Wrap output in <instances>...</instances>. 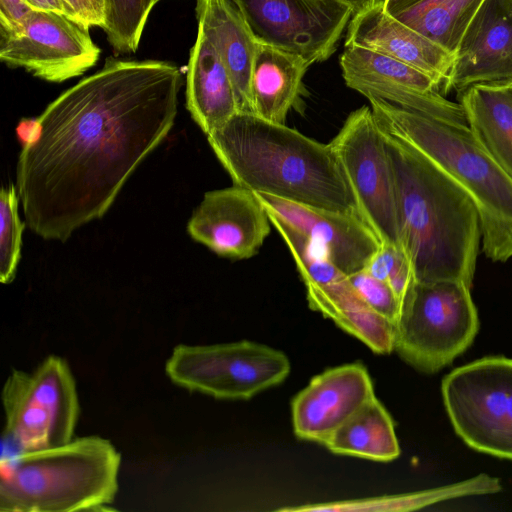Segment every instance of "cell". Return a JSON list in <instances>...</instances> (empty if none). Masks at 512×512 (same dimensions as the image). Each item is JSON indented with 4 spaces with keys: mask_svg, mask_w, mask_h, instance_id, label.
<instances>
[{
    "mask_svg": "<svg viewBox=\"0 0 512 512\" xmlns=\"http://www.w3.org/2000/svg\"><path fill=\"white\" fill-rule=\"evenodd\" d=\"M351 286L374 311L394 323L401 312V302L388 282L369 274L365 269L347 276Z\"/></svg>",
    "mask_w": 512,
    "mask_h": 512,
    "instance_id": "cell-30",
    "label": "cell"
},
{
    "mask_svg": "<svg viewBox=\"0 0 512 512\" xmlns=\"http://www.w3.org/2000/svg\"><path fill=\"white\" fill-rule=\"evenodd\" d=\"M379 125L428 159L471 198L480 221L482 251L493 262L512 257V178L462 128L368 97Z\"/></svg>",
    "mask_w": 512,
    "mask_h": 512,
    "instance_id": "cell-4",
    "label": "cell"
},
{
    "mask_svg": "<svg viewBox=\"0 0 512 512\" xmlns=\"http://www.w3.org/2000/svg\"><path fill=\"white\" fill-rule=\"evenodd\" d=\"M340 66L348 87L357 83H390L424 92L439 90L436 82L422 71L361 47H345Z\"/></svg>",
    "mask_w": 512,
    "mask_h": 512,
    "instance_id": "cell-26",
    "label": "cell"
},
{
    "mask_svg": "<svg viewBox=\"0 0 512 512\" xmlns=\"http://www.w3.org/2000/svg\"><path fill=\"white\" fill-rule=\"evenodd\" d=\"M310 65L299 55L258 43L250 78L251 112L285 124Z\"/></svg>",
    "mask_w": 512,
    "mask_h": 512,
    "instance_id": "cell-20",
    "label": "cell"
},
{
    "mask_svg": "<svg viewBox=\"0 0 512 512\" xmlns=\"http://www.w3.org/2000/svg\"><path fill=\"white\" fill-rule=\"evenodd\" d=\"M186 105L206 135L222 127L239 111L228 70L213 43L199 29L190 51Z\"/></svg>",
    "mask_w": 512,
    "mask_h": 512,
    "instance_id": "cell-19",
    "label": "cell"
},
{
    "mask_svg": "<svg viewBox=\"0 0 512 512\" xmlns=\"http://www.w3.org/2000/svg\"><path fill=\"white\" fill-rule=\"evenodd\" d=\"M352 12V16L366 12L378 5L383 4L384 0H334Z\"/></svg>",
    "mask_w": 512,
    "mask_h": 512,
    "instance_id": "cell-34",
    "label": "cell"
},
{
    "mask_svg": "<svg viewBox=\"0 0 512 512\" xmlns=\"http://www.w3.org/2000/svg\"><path fill=\"white\" fill-rule=\"evenodd\" d=\"M361 47L410 65L430 76L440 87L454 55L388 14L383 4L352 16L345 47Z\"/></svg>",
    "mask_w": 512,
    "mask_h": 512,
    "instance_id": "cell-17",
    "label": "cell"
},
{
    "mask_svg": "<svg viewBox=\"0 0 512 512\" xmlns=\"http://www.w3.org/2000/svg\"><path fill=\"white\" fill-rule=\"evenodd\" d=\"M32 10L25 0H0V33L18 31Z\"/></svg>",
    "mask_w": 512,
    "mask_h": 512,
    "instance_id": "cell-32",
    "label": "cell"
},
{
    "mask_svg": "<svg viewBox=\"0 0 512 512\" xmlns=\"http://www.w3.org/2000/svg\"><path fill=\"white\" fill-rule=\"evenodd\" d=\"M459 99L473 137L512 178V83L473 85Z\"/></svg>",
    "mask_w": 512,
    "mask_h": 512,
    "instance_id": "cell-22",
    "label": "cell"
},
{
    "mask_svg": "<svg viewBox=\"0 0 512 512\" xmlns=\"http://www.w3.org/2000/svg\"><path fill=\"white\" fill-rule=\"evenodd\" d=\"M305 286L311 309L332 319L375 353L388 354L394 350L396 325L366 304L347 276L325 285Z\"/></svg>",
    "mask_w": 512,
    "mask_h": 512,
    "instance_id": "cell-21",
    "label": "cell"
},
{
    "mask_svg": "<svg viewBox=\"0 0 512 512\" xmlns=\"http://www.w3.org/2000/svg\"><path fill=\"white\" fill-rule=\"evenodd\" d=\"M89 29L66 15L33 9L18 31L0 33V60L42 80L61 83L98 61L100 49Z\"/></svg>",
    "mask_w": 512,
    "mask_h": 512,
    "instance_id": "cell-12",
    "label": "cell"
},
{
    "mask_svg": "<svg viewBox=\"0 0 512 512\" xmlns=\"http://www.w3.org/2000/svg\"><path fill=\"white\" fill-rule=\"evenodd\" d=\"M478 329L471 287L414 280L402 301L394 350L415 369L435 373L472 344Z\"/></svg>",
    "mask_w": 512,
    "mask_h": 512,
    "instance_id": "cell-7",
    "label": "cell"
},
{
    "mask_svg": "<svg viewBox=\"0 0 512 512\" xmlns=\"http://www.w3.org/2000/svg\"><path fill=\"white\" fill-rule=\"evenodd\" d=\"M19 195L15 185L3 187L0 193V281L11 283L21 255L22 233L25 224L19 217Z\"/></svg>",
    "mask_w": 512,
    "mask_h": 512,
    "instance_id": "cell-29",
    "label": "cell"
},
{
    "mask_svg": "<svg viewBox=\"0 0 512 512\" xmlns=\"http://www.w3.org/2000/svg\"><path fill=\"white\" fill-rule=\"evenodd\" d=\"M254 193L268 212L307 237L347 276L364 269L381 246L376 234L360 215Z\"/></svg>",
    "mask_w": 512,
    "mask_h": 512,
    "instance_id": "cell-15",
    "label": "cell"
},
{
    "mask_svg": "<svg viewBox=\"0 0 512 512\" xmlns=\"http://www.w3.org/2000/svg\"><path fill=\"white\" fill-rule=\"evenodd\" d=\"M381 129L393 171L401 245L414 280L472 287L482 238L474 203L410 144Z\"/></svg>",
    "mask_w": 512,
    "mask_h": 512,
    "instance_id": "cell-2",
    "label": "cell"
},
{
    "mask_svg": "<svg viewBox=\"0 0 512 512\" xmlns=\"http://www.w3.org/2000/svg\"><path fill=\"white\" fill-rule=\"evenodd\" d=\"M512 83V0H484L454 54L443 93Z\"/></svg>",
    "mask_w": 512,
    "mask_h": 512,
    "instance_id": "cell-14",
    "label": "cell"
},
{
    "mask_svg": "<svg viewBox=\"0 0 512 512\" xmlns=\"http://www.w3.org/2000/svg\"><path fill=\"white\" fill-rule=\"evenodd\" d=\"M160 1V0H157V2Z\"/></svg>",
    "mask_w": 512,
    "mask_h": 512,
    "instance_id": "cell-36",
    "label": "cell"
},
{
    "mask_svg": "<svg viewBox=\"0 0 512 512\" xmlns=\"http://www.w3.org/2000/svg\"><path fill=\"white\" fill-rule=\"evenodd\" d=\"M441 392L469 447L512 460V358L487 356L460 366L443 378Z\"/></svg>",
    "mask_w": 512,
    "mask_h": 512,
    "instance_id": "cell-8",
    "label": "cell"
},
{
    "mask_svg": "<svg viewBox=\"0 0 512 512\" xmlns=\"http://www.w3.org/2000/svg\"><path fill=\"white\" fill-rule=\"evenodd\" d=\"M105 23L102 29L117 53L138 49L148 16L157 0H103Z\"/></svg>",
    "mask_w": 512,
    "mask_h": 512,
    "instance_id": "cell-28",
    "label": "cell"
},
{
    "mask_svg": "<svg viewBox=\"0 0 512 512\" xmlns=\"http://www.w3.org/2000/svg\"><path fill=\"white\" fill-rule=\"evenodd\" d=\"M331 452L375 461H391L400 455L394 422L373 396L323 443Z\"/></svg>",
    "mask_w": 512,
    "mask_h": 512,
    "instance_id": "cell-23",
    "label": "cell"
},
{
    "mask_svg": "<svg viewBox=\"0 0 512 512\" xmlns=\"http://www.w3.org/2000/svg\"><path fill=\"white\" fill-rule=\"evenodd\" d=\"M271 225L256 194L234 185L206 192L189 219L187 231L216 254L241 260L258 252Z\"/></svg>",
    "mask_w": 512,
    "mask_h": 512,
    "instance_id": "cell-13",
    "label": "cell"
},
{
    "mask_svg": "<svg viewBox=\"0 0 512 512\" xmlns=\"http://www.w3.org/2000/svg\"><path fill=\"white\" fill-rule=\"evenodd\" d=\"M35 10L52 11L66 15L73 19L72 14L64 0H25Z\"/></svg>",
    "mask_w": 512,
    "mask_h": 512,
    "instance_id": "cell-33",
    "label": "cell"
},
{
    "mask_svg": "<svg viewBox=\"0 0 512 512\" xmlns=\"http://www.w3.org/2000/svg\"><path fill=\"white\" fill-rule=\"evenodd\" d=\"M287 356L243 340L213 345H177L165 364L178 386L220 399H248L281 383L290 372Z\"/></svg>",
    "mask_w": 512,
    "mask_h": 512,
    "instance_id": "cell-9",
    "label": "cell"
},
{
    "mask_svg": "<svg viewBox=\"0 0 512 512\" xmlns=\"http://www.w3.org/2000/svg\"><path fill=\"white\" fill-rule=\"evenodd\" d=\"M329 144L363 220L381 244L402 246L392 166L371 107L350 113Z\"/></svg>",
    "mask_w": 512,
    "mask_h": 512,
    "instance_id": "cell-10",
    "label": "cell"
},
{
    "mask_svg": "<svg viewBox=\"0 0 512 512\" xmlns=\"http://www.w3.org/2000/svg\"><path fill=\"white\" fill-rule=\"evenodd\" d=\"M181 85L172 63L110 57L51 102L17 161L16 188L29 228L65 242L101 218L170 132Z\"/></svg>",
    "mask_w": 512,
    "mask_h": 512,
    "instance_id": "cell-1",
    "label": "cell"
},
{
    "mask_svg": "<svg viewBox=\"0 0 512 512\" xmlns=\"http://www.w3.org/2000/svg\"><path fill=\"white\" fill-rule=\"evenodd\" d=\"M421 1L423 0H384L383 8L388 14L396 16Z\"/></svg>",
    "mask_w": 512,
    "mask_h": 512,
    "instance_id": "cell-35",
    "label": "cell"
},
{
    "mask_svg": "<svg viewBox=\"0 0 512 512\" xmlns=\"http://www.w3.org/2000/svg\"><path fill=\"white\" fill-rule=\"evenodd\" d=\"M258 43L301 56L328 59L352 12L334 0H233Z\"/></svg>",
    "mask_w": 512,
    "mask_h": 512,
    "instance_id": "cell-11",
    "label": "cell"
},
{
    "mask_svg": "<svg viewBox=\"0 0 512 512\" xmlns=\"http://www.w3.org/2000/svg\"><path fill=\"white\" fill-rule=\"evenodd\" d=\"M72 17L82 25L103 27L105 23V6L103 0H64Z\"/></svg>",
    "mask_w": 512,
    "mask_h": 512,
    "instance_id": "cell-31",
    "label": "cell"
},
{
    "mask_svg": "<svg viewBox=\"0 0 512 512\" xmlns=\"http://www.w3.org/2000/svg\"><path fill=\"white\" fill-rule=\"evenodd\" d=\"M373 396L370 375L361 363L325 370L292 400V422L298 438L323 444Z\"/></svg>",
    "mask_w": 512,
    "mask_h": 512,
    "instance_id": "cell-16",
    "label": "cell"
},
{
    "mask_svg": "<svg viewBox=\"0 0 512 512\" xmlns=\"http://www.w3.org/2000/svg\"><path fill=\"white\" fill-rule=\"evenodd\" d=\"M198 29L232 79L239 111L251 112L250 78L258 42L233 0H196Z\"/></svg>",
    "mask_w": 512,
    "mask_h": 512,
    "instance_id": "cell-18",
    "label": "cell"
},
{
    "mask_svg": "<svg viewBox=\"0 0 512 512\" xmlns=\"http://www.w3.org/2000/svg\"><path fill=\"white\" fill-rule=\"evenodd\" d=\"M120 463L114 445L99 436L0 460V511L105 510L118 491Z\"/></svg>",
    "mask_w": 512,
    "mask_h": 512,
    "instance_id": "cell-5",
    "label": "cell"
},
{
    "mask_svg": "<svg viewBox=\"0 0 512 512\" xmlns=\"http://www.w3.org/2000/svg\"><path fill=\"white\" fill-rule=\"evenodd\" d=\"M1 398L5 426L0 460L74 439L80 405L75 379L65 359L50 355L32 372L13 370Z\"/></svg>",
    "mask_w": 512,
    "mask_h": 512,
    "instance_id": "cell-6",
    "label": "cell"
},
{
    "mask_svg": "<svg viewBox=\"0 0 512 512\" xmlns=\"http://www.w3.org/2000/svg\"><path fill=\"white\" fill-rule=\"evenodd\" d=\"M349 88L366 98L377 97L458 127H469L460 103L446 99L438 91L424 92L390 83H357Z\"/></svg>",
    "mask_w": 512,
    "mask_h": 512,
    "instance_id": "cell-27",
    "label": "cell"
},
{
    "mask_svg": "<svg viewBox=\"0 0 512 512\" xmlns=\"http://www.w3.org/2000/svg\"><path fill=\"white\" fill-rule=\"evenodd\" d=\"M483 1L423 0L394 17L454 55Z\"/></svg>",
    "mask_w": 512,
    "mask_h": 512,
    "instance_id": "cell-25",
    "label": "cell"
},
{
    "mask_svg": "<svg viewBox=\"0 0 512 512\" xmlns=\"http://www.w3.org/2000/svg\"><path fill=\"white\" fill-rule=\"evenodd\" d=\"M501 490L497 478L480 474L448 486L412 493L282 508L281 511H411L444 500L493 494Z\"/></svg>",
    "mask_w": 512,
    "mask_h": 512,
    "instance_id": "cell-24",
    "label": "cell"
},
{
    "mask_svg": "<svg viewBox=\"0 0 512 512\" xmlns=\"http://www.w3.org/2000/svg\"><path fill=\"white\" fill-rule=\"evenodd\" d=\"M207 139L234 185L303 205L361 216L329 143L318 142L285 124L246 111H238Z\"/></svg>",
    "mask_w": 512,
    "mask_h": 512,
    "instance_id": "cell-3",
    "label": "cell"
}]
</instances>
